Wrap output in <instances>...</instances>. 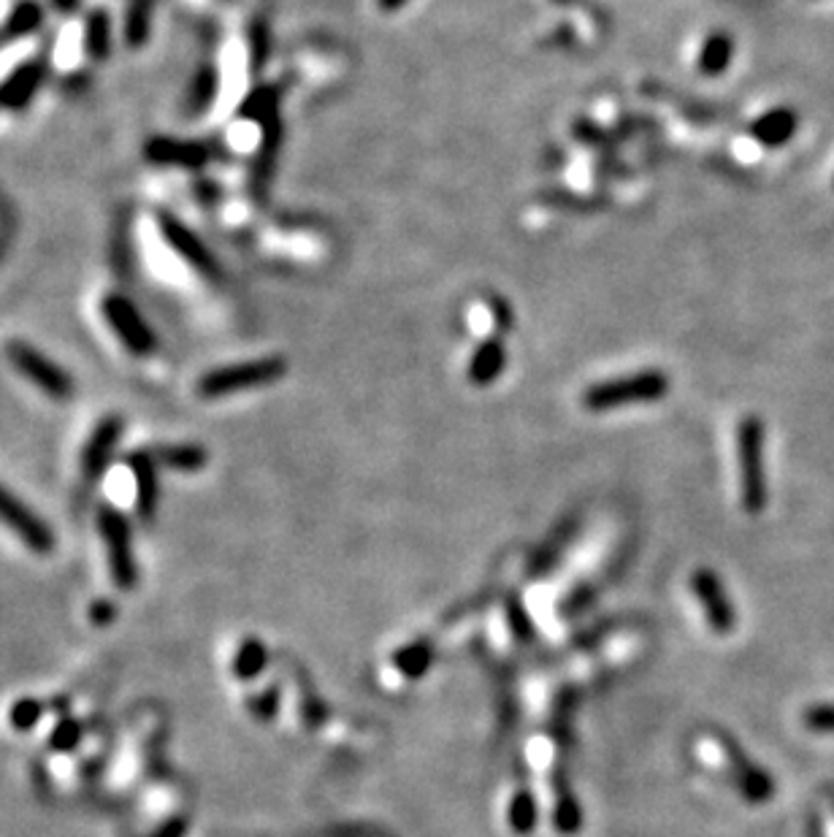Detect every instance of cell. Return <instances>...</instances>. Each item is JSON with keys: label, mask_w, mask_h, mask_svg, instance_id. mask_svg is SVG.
<instances>
[{"label": "cell", "mask_w": 834, "mask_h": 837, "mask_svg": "<svg viewBox=\"0 0 834 837\" xmlns=\"http://www.w3.org/2000/svg\"><path fill=\"white\" fill-rule=\"evenodd\" d=\"M667 391H670V380L664 371H640V374L615 377V380L591 385L585 391L583 404L591 412H607L624 404L656 402V399H664Z\"/></svg>", "instance_id": "cell-1"}, {"label": "cell", "mask_w": 834, "mask_h": 837, "mask_svg": "<svg viewBox=\"0 0 834 837\" xmlns=\"http://www.w3.org/2000/svg\"><path fill=\"white\" fill-rule=\"evenodd\" d=\"M288 374L285 358H258V361L234 363V367L212 369L198 380V393L204 399H220L230 393L250 391V388L269 385V382L282 380Z\"/></svg>", "instance_id": "cell-2"}, {"label": "cell", "mask_w": 834, "mask_h": 837, "mask_svg": "<svg viewBox=\"0 0 834 837\" xmlns=\"http://www.w3.org/2000/svg\"><path fill=\"white\" fill-rule=\"evenodd\" d=\"M98 532L104 536L106 556H109L111 580L120 591H133L139 586V567H136L133 545H130L128 518L115 507H100Z\"/></svg>", "instance_id": "cell-3"}, {"label": "cell", "mask_w": 834, "mask_h": 837, "mask_svg": "<svg viewBox=\"0 0 834 837\" xmlns=\"http://www.w3.org/2000/svg\"><path fill=\"white\" fill-rule=\"evenodd\" d=\"M6 358L11 361V367L20 371L22 377H28L46 396L61 399V402L74 396V380H71L68 371L57 367L52 358H46L44 352H39L28 341H9L6 345Z\"/></svg>", "instance_id": "cell-4"}, {"label": "cell", "mask_w": 834, "mask_h": 837, "mask_svg": "<svg viewBox=\"0 0 834 837\" xmlns=\"http://www.w3.org/2000/svg\"><path fill=\"white\" fill-rule=\"evenodd\" d=\"M100 312H104L111 331L120 336L122 345H126L133 356H150V352H155V334L147 326V320L141 317V312L136 309L133 302H128L120 293H109V296L104 298V304H100Z\"/></svg>", "instance_id": "cell-5"}, {"label": "cell", "mask_w": 834, "mask_h": 837, "mask_svg": "<svg viewBox=\"0 0 834 837\" xmlns=\"http://www.w3.org/2000/svg\"><path fill=\"white\" fill-rule=\"evenodd\" d=\"M158 228H161L165 244H169L171 250H174L176 256L187 263V267L198 271V274H204L206 280L220 282V276H223L220 263H217V258L212 256L209 247H206L204 241H201L198 236L185 226V222L176 220V217L169 215V211H161V215H158Z\"/></svg>", "instance_id": "cell-6"}, {"label": "cell", "mask_w": 834, "mask_h": 837, "mask_svg": "<svg viewBox=\"0 0 834 837\" xmlns=\"http://www.w3.org/2000/svg\"><path fill=\"white\" fill-rule=\"evenodd\" d=\"M0 523L9 526L35 553H50L55 547V532L3 486H0Z\"/></svg>", "instance_id": "cell-7"}, {"label": "cell", "mask_w": 834, "mask_h": 837, "mask_svg": "<svg viewBox=\"0 0 834 837\" xmlns=\"http://www.w3.org/2000/svg\"><path fill=\"white\" fill-rule=\"evenodd\" d=\"M739 467H743V493L750 510L765 502V475H761V423L745 417L737 434Z\"/></svg>", "instance_id": "cell-8"}, {"label": "cell", "mask_w": 834, "mask_h": 837, "mask_svg": "<svg viewBox=\"0 0 834 837\" xmlns=\"http://www.w3.org/2000/svg\"><path fill=\"white\" fill-rule=\"evenodd\" d=\"M147 161L155 166H180V169H204L209 163V146L201 141H182L171 135H155L144 146Z\"/></svg>", "instance_id": "cell-9"}, {"label": "cell", "mask_w": 834, "mask_h": 837, "mask_svg": "<svg viewBox=\"0 0 834 837\" xmlns=\"http://www.w3.org/2000/svg\"><path fill=\"white\" fill-rule=\"evenodd\" d=\"M46 76V63L41 57L35 61L22 63L0 81V106L9 111H22L28 104L33 101V96L39 93V87L44 85Z\"/></svg>", "instance_id": "cell-10"}, {"label": "cell", "mask_w": 834, "mask_h": 837, "mask_svg": "<svg viewBox=\"0 0 834 837\" xmlns=\"http://www.w3.org/2000/svg\"><path fill=\"white\" fill-rule=\"evenodd\" d=\"M128 467L133 471L136 482V512L141 521L150 523L161 504V477H158V461L152 453L139 450L128 458Z\"/></svg>", "instance_id": "cell-11"}, {"label": "cell", "mask_w": 834, "mask_h": 837, "mask_svg": "<svg viewBox=\"0 0 834 837\" xmlns=\"http://www.w3.org/2000/svg\"><path fill=\"white\" fill-rule=\"evenodd\" d=\"M122 436V417L109 415L93 428L90 439H87L85 453H82V471H85L87 480H98L104 475L106 464L111 461V453L120 445Z\"/></svg>", "instance_id": "cell-12"}, {"label": "cell", "mask_w": 834, "mask_h": 837, "mask_svg": "<svg viewBox=\"0 0 834 837\" xmlns=\"http://www.w3.org/2000/svg\"><path fill=\"white\" fill-rule=\"evenodd\" d=\"M280 141H282V120H280V115H277L263 122V141H260L256 174H252V191H256V196H263L266 187H269L271 171H274L277 155H280Z\"/></svg>", "instance_id": "cell-13"}, {"label": "cell", "mask_w": 834, "mask_h": 837, "mask_svg": "<svg viewBox=\"0 0 834 837\" xmlns=\"http://www.w3.org/2000/svg\"><path fill=\"white\" fill-rule=\"evenodd\" d=\"M505 363H507L505 345H501L499 339L483 341V345L475 350V356H472L469 380L477 382V385H488V382H494L496 377L505 371Z\"/></svg>", "instance_id": "cell-14"}, {"label": "cell", "mask_w": 834, "mask_h": 837, "mask_svg": "<svg viewBox=\"0 0 834 837\" xmlns=\"http://www.w3.org/2000/svg\"><path fill=\"white\" fill-rule=\"evenodd\" d=\"M797 131V115L789 109H772L754 122L750 133L765 146H780Z\"/></svg>", "instance_id": "cell-15"}, {"label": "cell", "mask_w": 834, "mask_h": 837, "mask_svg": "<svg viewBox=\"0 0 834 837\" xmlns=\"http://www.w3.org/2000/svg\"><path fill=\"white\" fill-rule=\"evenodd\" d=\"M217 90H220V74L215 66L198 68V74L193 76L191 90H187V115L198 117L209 111V106L215 104Z\"/></svg>", "instance_id": "cell-16"}, {"label": "cell", "mask_w": 834, "mask_h": 837, "mask_svg": "<svg viewBox=\"0 0 834 837\" xmlns=\"http://www.w3.org/2000/svg\"><path fill=\"white\" fill-rule=\"evenodd\" d=\"M85 50L87 55L104 61L111 50V22L109 14L104 9H96L87 14L85 22Z\"/></svg>", "instance_id": "cell-17"}, {"label": "cell", "mask_w": 834, "mask_h": 837, "mask_svg": "<svg viewBox=\"0 0 834 837\" xmlns=\"http://www.w3.org/2000/svg\"><path fill=\"white\" fill-rule=\"evenodd\" d=\"M732 52H735V44H732L729 35H726V33L710 35V39L705 41V46H702L700 70H702V74H707V76L724 74V70L729 68Z\"/></svg>", "instance_id": "cell-18"}, {"label": "cell", "mask_w": 834, "mask_h": 837, "mask_svg": "<svg viewBox=\"0 0 834 837\" xmlns=\"http://www.w3.org/2000/svg\"><path fill=\"white\" fill-rule=\"evenodd\" d=\"M277 115H280V93H277L274 87H269V85L256 87V90H252L250 96L241 101V109H239V117L256 120V122H260V126Z\"/></svg>", "instance_id": "cell-19"}, {"label": "cell", "mask_w": 834, "mask_h": 837, "mask_svg": "<svg viewBox=\"0 0 834 837\" xmlns=\"http://www.w3.org/2000/svg\"><path fill=\"white\" fill-rule=\"evenodd\" d=\"M158 458L176 471H198L209 461L206 450L198 445H165L158 450Z\"/></svg>", "instance_id": "cell-20"}, {"label": "cell", "mask_w": 834, "mask_h": 837, "mask_svg": "<svg viewBox=\"0 0 834 837\" xmlns=\"http://www.w3.org/2000/svg\"><path fill=\"white\" fill-rule=\"evenodd\" d=\"M150 17H152V0H130L128 17H126V39L130 50H139L147 44L150 35Z\"/></svg>", "instance_id": "cell-21"}, {"label": "cell", "mask_w": 834, "mask_h": 837, "mask_svg": "<svg viewBox=\"0 0 834 837\" xmlns=\"http://www.w3.org/2000/svg\"><path fill=\"white\" fill-rule=\"evenodd\" d=\"M41 22H44V11L35 0H22V3L14 6V11L9 14V22H6V35L9 39H20V35H28L33 31H39Z\"/></svg>", "instance_id": "cell-22"}, {"label": "cell", "mask_w": 834, "mask_h": 837, "mask_svg": "<svg viewBox=\"0 0 834 837\" xmlns=\"http://www.w3.org/2000/svg\"><path fill=\"white\" fill-rule=\"evenodd\" d=\"M266 664V648L260 645L258 640H245L239 645V651H236V659H234V672L236 677H241V681H250V677H256L260 670H263Z\"/></svg>", "instance_id": "cell-23"}, {"label": "cell", "mask_w": 834, "mask_h": 837, "mask_svg": "<svg viewBox=\"0 0 834 837\" xmlns=\"http://www.w3.org/2000/svg\"><path fill=\"white\" fill-rule=\"evenodd\" d=\"M41 716H44V705H41L39 699H20V703H14V707H11V713H9L11 727H14L17 732H28V729H33L35 724L41 721Z\"/></svg>", "instance_id": "cell-24"}, {"label": "cell", "mask_w": 834, "mask_h": 837, "mask_svg": "<svg viewBox=\"0 0 834 837\" xmlns=\"http://www.w3.org/2000/svg\"><path fill=\"white\" fill-rule=\"evenodd\" d=\"M269 41H271L269 28H266L263 22H256V25L250 28V63L256 70L263 68V63L269 61V55H271Z\"/></svg>", "instance_id": "cell-25"}, {"label": "cell", "mask_w": 834, "mask_h": 837, "mask_svg": "<svg viewBox=\"0 0 834 837\" xmlns=\"http://www.w3.org/2000/svg\"><path fill=\"white\" fill-rule=\"evenodd\" d=\"M79 740H82V727L76 721H71V718H63L50 737L55 751H74V748L79 746Z\"/></svg>", "instance_id": "cell-26"}, {"label": "cell", "mask_w": 834, "mask_h": 837, "mask_svg": "<svg viewBox=\"0 0 834 837\" xmlns=\"http://www.w3.org/2000/svg\"><path fill=\"white\" fill-rule=\"evenodd\" d=\"M115 616H117V607L111 602H106V599L104 602L93 605V610H90V618L98 623V627H106V623H111L115 621Z\"/></svg>", "instance_id": "cell-27"}, {"label": "cell", "mask_w": 834, "mask_h": 837, "mask_svg": "<svg viewBox=\"0 0 834 837\" xmlns=\"http://www.w3.org/2000/svg\"><path fill=\"white\" fill-rule=\"evenodd\" d=\"M185 833H187L185 818H171V822H165L152 837H185Z\"/></svg>", "instance_id": "cell-28"}, {"label": "cell", "mask_w": 834, "mask_h": 837, "mask_svg": "<svg viewBox=\"0 0 834 837\" xmlns=\"http://www.w3.org/2000/svg\"><path fill=\"white\" fill-rule=\"evenodd\" d=\"M195 191H198L201 202H206V204H212L217 198V185H212V182H198Z\"/></svg>", "instance_id": "cell-29"}, {"label": "cell", "mask_w": 834, "mask_h": 837, "mask_svg": "<svg viewBox=\"0 0 834 837\" xmlns=\"http://www.w3.org/2000/svg\"><path fill=\"white\" fill-rule=\"evenodd\" d=\"M55 3L57 11H63V14H68V11L79 9V0H52Z\"/></svg>", "instance_id": "cell-30"}, {"label": "cell", "mask_w": 834, "mask_h": 837, "mask_svg": "<svg viewBox=\"0 0 834 837\" xmlns=\"http://www.w3.org/2000/svg\"><path fill=\"white\" fill-rule=\"evenodd\" d=\"M404 3H407V0H380V6H382V9H386V11L401 9V6H404Z\"/></svg>", "instance_id": "cell-31"}]
</instances>
